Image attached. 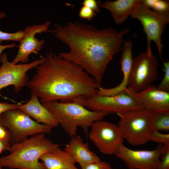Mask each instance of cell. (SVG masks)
I'll return each instance as SVG.
<instances>
[{"instance_id": "6da1fadb", "label": "cell", "mask_w": 169, "mask_h": 169, "mask_svg": "<svg viewBox=\"0 0 169 169\" xmlns=\"http://www.w3.org/2000/svg\"><path fill=\"white\" fill-rule=\"evenodd\" d=\"M54 27L50 32L69 49L58 55L79 66L101 86L107 67L122 49L129 29L120 32L111 28L99 29L78 21L55 23Z\"/></svg>"}, {"instance_id": "7a4b0ae2", "label": "cell", "mask_w": 169, "mask_h": 169, "mask_svg": "<svg viewBox=\"0 0 169 169\" xmlns=\"http://www.w3.org/2000/svg\"><path fill=\"white\" fill-rule=\"evenodd\" d=\"M27 86L41 103L73 102L96 94L101 86L81 67L49 51Z\"/></svg>"}, {"instance_id": "3957f363", "label": "cell", "mask_w": 169, "mask_h": 169, "mask_svg": "<svg viewBox=\"0 0 169 169\" xmlns=\"http://www.w3.org/2000/svg\"><path fill=\"white\" fill-rule=\"evenodd\" d=\"M59 146L46 138L44 134L33 136L11 144L8 149L10 154L0 157V165L13 169H45L40 158Z\"/></svg>"}, {"instance_id": "277c9868", "label": "cell", "mask_w": 169, "mask_h": 169, "mask_svg": "<svg viewBox=\"0 0 169 169\" xmlns=\"http://www.w3.org/2000/svg\"><path fill=\"white\" fill-rule=\"evenodd\" d=\"M51 113L63 130L71 138L76 135L80 127L88 136L92 124L102 120L110 113L106 111H94L75 102L53 101L41 103Z\"/></svg>"}, {"instance_id": "5b68a950", "label": "cell", "mask_w": 169, "mask_h": 169, "mask_svg": "<svg viewBox=\"0 0 169 169\" xmlns=\"http://www.w3.org/2000/svg\"><path fill=\"white\" fill-rule=\"evenodd\" d=\"M74 102L90 110L106 111L110 113L144 109L137 93L128 88L113 95L95 94L89 98L77 100Z\"/></svg>"}, {"instance_id": "8992f818", "label": "cell", "mask_w": 169, "mask_h": 169, "mask_svg": "<svg viewBox=\"0 0 169 169\" xmlns=\"http://www.w3.org/2000/svg\"><path fill=\"white\" fill-rule=\"evenodd\" d=\"M117 114L120 118L118 125L124 140L133 146L142 145L149 141L150 111L143 109Z\"/></svg>"}, {"instance_id": "52a82bcc", "label": "cell", "mask_w": 169, "mask_h": 169, "mask_svg": "<svg viewBox=\"0 0 169 169\" xmlns=\"http://www.w3.org/2000/svg\"><path fill=\"white\" fill-rule=\"evenodd\" d=\"M0 124L10 132L11 145L20 142L29 136L49 134L53 128L33 120L18 108L7 111L1 114Z\"/></svg>"}, {"instance_id": "ba28073f", "label": "cell", "mask_w": 169, "mask_h": 169, "mask_svg": "<svg viewBox=\"0 0 169 169\" xmlns=\"http://www.w3.org/2000/svg\"><path fill=\"white\" fill-rule=\"evenodd\" d=\"M130 16L138 20L142 26L143 31L146 34L147 38L146 51L150 53H152L151 44V42L153 41L157 48L159 57L162 61L161 55L163 45L161 36L165 28L169 22V13L155 12L140 2Z\"/></svg>"}, {"instance_id": "9c48e42d", "label": "cell", "mask_w": 169, "mask_h": 169, "mask_svg": "<svg viewBox=\"0 0 169 169\" xmlns=\"http://www.w3.org/2000/svg\"><path fill=\"white\" fill-rule=\"evenodd\" d=\"M159 65L152 53L146 51L135 57L128 88L137 93L152 85L158 77Z\"/></svg>"}, {"instance_id": "30bf717a", "label": "cell", "mask_w": 169, "mask_h": 169, "mask_svg": "<svg viewBox=\"0 0 169 169\" xmlns=\"http://www.w3.org/2000/svg\"><path fill=\"white\" fill-rule=\"evenodd\" d=\"M88 136L101 153L109 155H114L124 140L118 125L102 120L92 124Z\"/></svg>"}, {"instance_id": "8fae6325", "label": "cell", "mask_w": 169, "mask_h": 169, "mask_svg": "<svg viewBox=\"0 0 169 169\" xmlns=\"http://www.w3.org/2000/svg\"><path fill=\"white\" fill-rule=\"evenodd\" d=\"M44 57L38 59L28 64H14L8 61L5 53L2 54L0 57L2 63L0 67V91L7 86L12 85L14 90L18 92L27 85L29 81L27 73L28 71L41 64Z\"/></svg>"}, {"instance_id": "7c38bea8", "label": "cell", "mask_w": 169, "mask_h": 169, "mask_svg": "<svg viewBox=\"0 0 169 169\" xmlns=\"http://www.w3.org/2000/svg\"><path fill=\"white\" fill-rule=\"evenodd\" d=\"M162 146V145L159 144L152 150H134L122 143L114 155L122 160L129 169H157Z\"/></svg>"}, {"instance_id": "4fadbf2b", "label": "cell", "mask_w": 169, "mask_h": 169, "mask_svg": "<svg viewBox=\"0 0 169 169\" xmlns=\"http://www.w3.org/2000/svg\"><path fill=\"white\" fill-rule=\"evenodd\" d=\"M50 24V22L47 21L42 24L26 27L24 30V36L20 41L17 54L12 61L13 63L17 64L19 62L27 63L31 53L38 54L44 45L45 41L44 39L38 40L35 35L49 31Z\"/></svg>"}, {"instance_id": "5bb4252c", "label": "cell", "mask_w": 169, "mask_h": 169, "mask_svg": "<svg viewBox=\"0 0 169 169\" xmlns=\"http://www.w3.org/2000/svg\"><path fill=\"white\" fill-rule=\"evenodd\" d=\"M133 44L130 41H125L122 47V53L120 60L123 79L117 86L110 88L100 87L96 94L100 96H112L123 91L128 88L129 80L132 66L133 59L132 49Z\"/></svg>"}, {"instance_id": "9a60e30c", "label": "cell", "mask_w": 169, "mask_h": 169, "mask_svg": "<svg viewBox=\"0 0 169 169\" xmlns=\"http://www.w3.org/2000/svg\"><path fill=\"white\" fill-rule=\"evenodd\" d=\"M64 150L71 156L75 163L79 165L81 169L89 164L101 161L79 135L71 137Z\"/></svg>"}, {"instance_id": "2e32d148", "label": "cell", "mask_w": 169, "mask_h": 169, "mask_svg": "<svg viewBox=\"0 0 169 169\" xmlns=\"http://www.w3.org/2000/svg\"><path fill=\"white\" fill-rule=\"evenodd\" d=\"M38 123L50 126L52 128L59 125L51 113L40 102L38 97L32 94L30 99L18 108Z\"/></svg>"}, {"instance_id": "e0dca14e", "label": "cell", "mask_w": 169, "mask_h": 169, "mask_svg": "<svg viewBox=\"0 0 169 169\" xmlns=\"http://www.w3.org/2000/svg\"><path fill=\"white\" fill-rule=\"evenodd\" d=\"M137 94L145 109H169V92L159 90L152 84Z\"/></svg>"}, {"instance_id": "ac0fdd59", "label": "cell", "mask_w": 169, "mask_h": 169, "mask_svg": "<svg viewBox=\"0 0 169 169\" xmlns=\"http://www.w3.org/2000/svg\"><path fill=\"white\" fill-rule=\"evenodd\" d=\"M40 160L45 169H79L71 156L59 146L44 153Z\"/></svg>"}, {"instance_id": "d6986e66", "label": "cell", "mask_w": 169, "mask_h": 169, "mask_svg": "<svg viewBox=\"0 0 169 169\" xmlns=\"http://www.w3.org/2000/svg\"><path fill=\"white\" fill-rule=\"evenodd\" d=\"M140 0H117L107 1L99 6L110 11L115 23L121 24L130 16Z\"/></svg>"}, {"instance_id": "ffe728a7", "label": "cell", "mask_w": 169, "mask_h": 169, "mask_svg": "<svg viewBox=\"0 0 169 169\" xmlns=\"http://www.w3.org/2000/svg\"><path fill=\"white\" fill-rule=\"evenodd\" d=\"M151 129L159 131H169V109L150 111Z\"/></svg>"}, {"instance_id": "44dd1931", "label": "cell", "mask_w": 169, "mask_h": 169, "mask_svg": "<svg viewBox=\"0 0 169 169\" xmlns=\"http://www.w3.org/2000/svg\"><path fill=\"white\" fill-rule=\"evenodd\" d=\"M141 3L152 11L158 13H169V3L164 0H140Z\"/></svg>"}, {"instance_id": "7402d4cb", "label": "cell", "mask_w": 169, "mask_h": 169, "mask_svg": "<svg viewBox=\"0 0 169 169\" xmlns=\"http://www.w3.org/2000/svg\"><path fill=\"white\" fill-rule=\"evenodd\" d=\"M6 16L5 13L0 12V19L4 18ZM24 35V31L19 30L14 33H8L0 30V44L4 41H20Z\"/></svg>"}, {"instance_id": "603a6c76", "label": "cell", "mask_w": 169, "mask_h": 169, "mask_svg": "<svg viewBox=\"0 0 169 169\" xmlns=\"http://www.w3.org/2000/svg\"><path fill=\"white\" fill-rule=\"evenodd\" d=\"M149 140L162 145L169 144V134L162 133L159 131L151 129Z\"/></svg>"}, {"instance_id": "cb8c5ba5", "label": "cell", "mask_w": 169, "mask_h": 169, "mask_svg": "<svg viewBox=\"0 0 169 169\" xmlns=\"http://www.w3.org/2000/svg\"><path fill=\"white\" fill-rule=\"evenodd\" d=\"M164 72L163 77L157 87L159 90L169 92V62L162 60Z\"/></svg>"}, {"instance_id": "d4e9b609", "label": "cell", "mask_w": 169, "mask_h": 169, "mask_svg": "<svg viewBox=\"0 0 169 169\" xmlns=\"http://www.w3.org/2000/svg\"><path fill=\"white\" fill-rule=\"evenodd\" d=\"M157 169H169V144L162 145Z\"/></svg>"}, {"instance_id": "484cf974", "label": "cell", "mask_w": 169, "mask_h": 169, "mask_svg": "<svg viewBox=\"0 0 169 169\" xmlns=\"http://www.w3.org/2000/svg\"><path fill=\"white\" fill-rule=\"evenodd\" d=\"M96 14V13L90 8L83 6L80 8L78 14L80 18L90 21L95 17Z\"/></svg>"}, {"instance_id": "4316f807", "label": "cell", "mask_w": 169, "mask_h": 169, "mask_svg": "<svg viewBox=\"0 0 169 169\" xmlns=\"http://www.w3.org/2000/svg\"><path fill=\"white\" fill-rule=\"evenodd\" d=\"M83 169H113L110 164L107 161H101L89 164Z\"/></svg>"}, {"instance_id": "83f0119b", "label": "cell", "mask_w": 169, "mask_h": 169, "mask_svg": "<svg viewBox=\"0 0 169 169\" xmlns=\"http://www.w3.org/2000/svg\"><path fill=\"white\" fill-rule=\"evenodd\" d=\"M11 138V134L9 130L0 124V141L10 143Z\"/></svg>"}, {"instance_id": "f1b7e54d", "label": "cell", "mask_w": 169, "mask_h": 169, "mask_svg": "<svg viewBox=\"0 0 169 169\" xmlns=\"http://www.w3.org/2000/svg\"><path fill=\"white\" fill-rule=\"evenodd\" d=\"M100 3L95 0H84L82 4L83 6L90 8L96 13L99 12L100 11Z\"/></svg>"}, {"instance_id": "f546056e", "label": "cell", "mask_w": 169, "mask_h": 169, "mask_svg": "<svg viewBox=\"0 0 169 169\" xmlns=\"http://www.w3.org/2000/svg\"><path fill=\"white\" fill-rule=\"evenodd\" d=\"M21 104H10L6 102H0V115L7 111L18 108Z\"/></svg>"}, {"instance_id": "4dcf8cb0", "label": "cell", "mask_w": 169, "mask_h": 169, "mask_svg": "<svg viewBox=\"0 0 169 169\" xmlns=\"http://www.w3.org/2000/svg\"><path fill=\"white\" fill-rule=\"evenodd\" d=\"M17 47V46L16 45L15 43H13L11 44L6 45H2L0 44V57L2 54V52L7 49H13L15 47ZM1 65L0 64V67Z\"/></svg>"}, {"instance_id": "1f68e13d", "label": "cell", "mask_w": 169, "mask_h": 169, "mask_svg": "<svg viewBox=\"0 0 169 169\" xmlns=\"http://www.w3.org/2000/svg\"><path fill=\"white\" fill-rule=\"evenodd\" d=\"M11 145L10 143L6 142L0 141V154L3 151L8 150Z\"/></svg>"}, {"instance_id": "d6a6232c", "label": "cell", "mask_w": 169, "mask_h": 169, "mask_svg": "<svg viewBox=\"0 0 169 169\" xmlns=\"http://www.w3.org/2000/svg\"><path fill=\"white\" fill-rule=\"evenodd\" d=\"M0 169H3L2 166L1 165H0Z\"/></svg>"}]
</instances>
